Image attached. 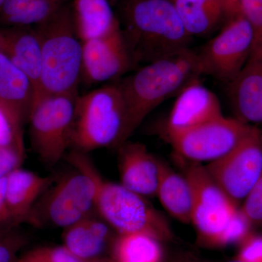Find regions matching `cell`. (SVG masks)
I'll return each instance as SVG.
<instances>
[{"mask_svg": "<svg viewBox=\"0 0 262 262\" xmlns=\"http://www.w3.org/2000/svg\"><path fill=\"white\" fill-rule=\"evenodd\" d=\"M174 5L184 28L192 37L207 35L227 16L221 0H177Z\"/></svg>", "mask_w": 262, "mask_h": 262, "instance_id": "22", "label": "cell"}, {"mask_svg": "<svg viewBox=\"0 0 262 262\" xmlns=\"http://www.w3.org/2000/svg\"><path fill=\"white\" fill-rule=\"evenodd\" d=\"M160 178L157 196L169 214L182 223H191L193 195L190 184L166 163L160 160Z\"/></svg>", "mask_w": 262, "mask_h": 262, "instance_id": "21", "label": "cell"}, {"mask_svg": "<svg viewBox=\"0 0 262 262\" xmlns=\"http://www.w3.org/2000/svg\"><path fill=\"white\" fill-rule=\"evenodd\" d=\"M34 101V90L31 81L0 52V105L20 128L29 120Z\"/></svg>", "mask_w": 262, "mask_h": 262, "instance_id": "17", "label": "cell"}, {"mask_svg": "<svg viewBox=\"0 0 262 262\" xmlns=\"http://www.w3.org/2000/svg\"><path fill=\"white\" fill-rule=\"evenodd\" d=\"M225 6L226 13L229 19L241 14L239 0H221Z\"/></svg>", "mask_w": 262, "mask_h": 262, "instance_id": "35", "label": "cell"}, {"mask_svg": "<svg viewBox=\"0 0 262 262\" xmlns=\"http://www.w3.org/2000/svg\"><path fill=\"white\" fill-rule=\"evenodd\" d=\"M223 116L216 95L194 81L177 95L166 125L167 136L189 130Z\"/></svg>", "mask_w": 262, "mask_h": 262, "instance_id": "13", "label": "cell"}, {"mask_svg": "<svg viewBox=\"0 0 262 262\" xmlns=\"http://www.w3.org/2000/svg\"><path fill=\"white\" fill-rule=\"evenodd\" d=\"M118 148L120 184L144 198L157 196L160 160L141 143L126 141Z\"/></svg>", "mask_w": 262, "mask_h": 262, "instance_id": "14", "label": "cell"}, {"mask_svg": "<svg viewBox=\"0 0 262 262\" xmlns=\"http://www.w3.org/2000/svg\"><path fill=\"white\" fill-rule=\"evenodd\" d=\"M6 182L7 178L0 180V227L13 223L7 206Z\"/></svg>", "mask_w": 262, "mask_h": 262, "instance_id": "34", "label": "cell"}, {"mask_svg": "<svg viewBox=\"0 0 262 262\" xmlns=\"http://www.w3.org/2000/svg\"><path fill=\"white\" fill-rule=\"evenodd\" d=\"M229 101L236 118L245 123H262V59L250 58L228 83Z\"/></svg>", "mask_w": 262, "mask_h": 262, "instance_id": "16", "label": "cell"}, {"mask_svg": "<svg viewBox=\"0 0 262 262\" xmlns=\"http://www.w3.org/2000/svg\"><path fill=\"white\" fill-rule=\"evenodd\" d=\"M75 169L55 179L33 208L28 222L65 229L96 211L94 182L87 174Z\"/></svg>", "mask_w": 262, "mask_h": 262, "instance_id": "7", "label": "cell"}, {"mask_svg": "<svg viewBox=\"0 0 262 262\" xmlns=\"http://www.w3.org/2000/svg\"><path fill=\"white\" fill-rule=\"evenodd\" d=\"M108 0H73L72 12L82 42L106 35L120 28Z\"/></svg>", "mask_w": 262, "mask_h": 262, "instance_id": "20", "label": "cell"}, {"mask_svg": "<svg viewBox=\"0 0 262 262\" xmlns=\"http://www.w3.org/2000/svg\"><path fill=\"white\" fill-rule=\"evenodd\" d=\"M114 262H163L158 239L144 233L119 234L113 244Z\"/></svg>", "mask_w": 262, "mask_h": 262, "instance_id": "23", "label": "cell"}, {"mask_svg": "<svg viewBox=\"0 0 262 262\" xmlns=\"http://www.w3.org/2000/svg\"><path fill=\"white\" fill-rule=\"evenodd\" d=\"M5 0H0V10H1L2 6H3V3H4Z\"/></svg>", "mask_w": 262, "mask_h": 262, "instance_id": "40", "label": "cell"}, {"mask_svg": "<svg viewBox=\"0 0 262 262\" xmlns=\"http://www.w3.org/2000/svg\"><path fill=\"white\" fill-rule=\"evenodd\" d=\"M35 27L42 59L40 88L34 102L43 96L77 94L82 77V42L76 32L72 9L63 5Z\"/></svg>", "mask_w": 262, "mask_h": 262, "instance_id": "4", "label": "cell"}, {"mask_svg": "<svg viewBox=\"0 0 262 262\" xmlns=\"http://www.w3.org/2000/svg\"><path fill=\"white\" fill-rule=\"evenodd\" d=\"M201 75L196 52L188 48L146 63L119 84L127 108L124 143L157 106Z\"/></svg>", "mask_w": 262, "mask_h": 262, "instance_id": "1", "label": "cell"}, {"mask_svg": "<svg viewBox=\"0 0 262 262\" xmlns=\"http://www.w3.org/2000/svg\"><path fill=\"white\" fill-rule=\"evenodd\" d=\"M205 167L232 201H244L262 173L261 131L253 127L232 151Z\"/></svg>", "mask_w": 262, "mask_h": 262, "instance_id": "11", "label": "cell"}, {"mask_svg": "<svg viewBox=\"0 0 262 262\" xmlns=\"http://www.w3.org/2000/svg\"><path fill=\"white\" fill-rule=\"evenodd\" d=\"M237 258L246 262H262V235L250 234L242 243Z\"/></svg>", "mask_w": 262, "mask_h": 262, "instance_id": "32", "label": "cell"}, {"mask_svg": "<svg viewBox=\"0 0 262 262\" xmlns=\"http://www.w3.org/2000/svg\"><path fill=\"white\" fill-rule=\"evenodd\" d=\"M192 188L191 223L203 244L215 247L236 211L237 203L213 180L205 165L190 162L184 174Z\"/></svg>", "mask_w": 262, "mask_h": 262, "instance_id": "8", "label": "cell"}, {"mask_svg": "<svg viewBox=\"0 0 262 262\" xmlns=\"http://www.w3.org/2000/svg\"><path fill=\"white\" fill-rule=\"evenodd\" d=\"M171 262H203L198 259L193 255L184 253V254H179L173 258Z\"/></svg>", "mask_w": 262, "mask_h": 262, "instance_id": "36", "label": "cell"}, {"mask_svg": "<svg viewBox=\"0 0 262 262\" xmlns=\"http://www.w3.org/2000/svg\"><path fill=\"white\" fill-rule=\"evenodd\" d=\"M251 222L245 215L241 208L234 213L232 220L221 234L215 247H223L243 243L251 234Z\"/></svg>", "mask_w": 262, "mask_h": 262, "instance_id": "26", "label": "cell"}, {"mask_svg": "<svg viewBox=\"0 0 262 262\" xmlns=\"http://www.w3.org/2000/svg\"><path fill=\"white\" fill-rule=\"evenodd\" d=\"M121 12V32L133 66L189 48L192 37L170 0H125Z\"/></svg>", "mask_w": 262, "mask_h": 262, "instance_id": "2", "label": "cell"}, {"mask_svg": "<svg viewBox=\"0 0 262 262\" xmlns=\"http://www.w3.org/2000/svg\"><path fill=\"white\" fill-rule=\"evenodd\" d=\"M24 239L18 234L5 232L0 233V262H15L16 253L23 246Z\"/></svg>", "mask_w": 262, "mask_h": 262, "instance_id": "31", "label": "cell"}, {"mask_svg": "<svg viewBox=\"0 0 262 262\" xmlns=\"http://www.w3.org/2000/svg\"><path fill=\"white\" fill-rule=\"evenodd\" d=\"M9 146L24 149L23 130L0 105V146Z\"/></svg>", "mask_w": 262, "mask_h": 262, "instance_id": "28", "label": "cell"}, {"mask_svg": "<svg viewBox=\"0 0 262 262\" xmlns=\"http://www.w3.org/2000/svg\"><path fill=\"white\" fill-rule=\"evenodd\" d=\"M127 108L119 84H108L77 98L72 146L87 153L124 143Z\"/></svg>", "mask_w": 262, "mask_h": 262, "instance_id": "5", "label": "cell"}, {"mask_svg": "<svg viewBox=\"0 0 262 262\" xmlns=\"http://www.w3.org/2000/svg\"><path fill=\"white\" fill-rule=\"evenodd\" d=\"M253 126L237 118L222 116L189 130L168 136L174 150L189 162L210 163L239 145Z\"/></svg>", "mask_w": 262, "mask_h": 262, "instance_id": "9", "label": "cell"}, {"mask_svg": "<svg viewBox=\"0 0 262 262\" xmlns=\"http://www.w3.org/2000/svg\"><path fill=\"white\" fill-rule=\"evenodd\" d=\"M241 209L252 226H262V173L245 198Z\"/></svg>", "mask_w": 262, "mask_h": 262, "instance_id": "29", "label": "cell"}, {"mask_svg": "<svg viewBox=\"0 0 262 262\" xmlns=\"http://www.w3.org/2000/svg\"><path fill=\"white\" fill-rule=\"evenodd\" d=\"M95 211L67 227L63 232V246L84 261L98 258L111 239L114 230Z\"/></svg>", "mask_w": 262, "mask_h": 262, "instance_id": "18", "label": "cell"}, {"mask_svg": "<svg viewBox=\"0 0 262 262\" xmlns=\"http://www.w3.org/2000/svg\"><path fill=\"white\" fill-rule=\"evenodd\" d=\"M22 258L25 262H86L75 256L64 246L37 248Z\"/></svg>", "mask_w": 262, "mask_h": 262, "instance_id": "27", "label": "cell"}, {"mask_svg": "<svg viewBox=\"0 0 262 262\" xmlns=\"http://www.w3.org/2000/svg\"><path fill=\"white\" fill-rule=\"evenodd\" d=\"M53 177H42L19 168L7 177V206L13 223L28 220L33 208L54 182Z\"/></svg>", "mask_w": 262, "mask_h": 262, "instance_id": "19", "label": "cell"}, {"mask_svg": "<svg viewBox=\"0 0 262 262\" xmlns=\"http://www.w3.org/2000/svg\"><path fill=\"white\" fill-rule=\"evenodd\" d=\"M227 262H246L244 261H242V260L239 259V258H234V259L229 260V261Z\"/></svg>", "mask_w": 262, "mask_h": 262, "instance_id": "38", "label": "cell"}, {"mask_svg": "<svg viewBox=\"0 0 262 262\" xmlns=\"http://www.w3.org/2000/svg\"><path fill=\"white\" fill-rule=\"evenodd\" d=\"M86 262H114V261H113V260H110V261H108V260L101 259V258H96V259L91 260V261H86Z\"/></svg>", "mask_w": 262, "mask_h": 262, "instance_id": "37", "label": "cell"}, {"mask_svg": "<svg viewBox=\"0 0 262 262\" xmlns=\"http://www.w3.org/2000/svg\"><path fill=\"white\" fill-rule=\"evenodd\" d=\"M253 46L251 25L242 15L229 19L215 37L196 52L202 75L229 83L247 63Z\"/></svg>", "mask_w": 262, "mask_h": 262, "instance_id": "10", "label": "cell"}, {"mask_svg": "<svg viewBox=\"0 0 262 262\" xmlns=\"http://www.w3.org/2000/svg\"><path fill=\"white\" fill-rule=\"evenodd\" d=\"M239 5L241 14L247 20L253 32V46L250 58L262 59V0H239Z\"/></svg>", "mask_w": 262, "mask_h": 262, "instance_id": "25", "label": "cell"}, {"mask_svg": "<svg viewBox=\"0 0 262 262\" xmlns=\"http://www.w3.org/2000/svg\"><path fill=\"white\" fill-rule=\"evenodd\" d=\"M15 262H25L24 261V260L23 259V258H20V259H17L16 261H15Z\"/></svg>", "mask_w": 262, "mask_h": 262, "instance_id": "41", "label": "cell"}, {"mask_svg": "<svg viewBox=\"0 0 262 262\" xmlns=\"http://www.w3.org/2000/svg\"><path fill=\"white\" fill-rule=\"evenodd\" d=\"M32 0H5L0 10V21L4 24L8 18L18 14L27 8Z\"/></svg>", "mask_w": 262, "mask_h": 262, "instance_id": "33", "label": "cell"}, {"mask_svg": "<svg viewBox=\"0 0 262 262\" xmlns=\"http://www.w3.org/2000/svg\"><path fill=\"white\" fill-rule=\"evenodd\" d=\"M111 3L112 5H114L116 4V3H118V2L121 1V0H108Z\"/></svg>", "mask_w": 262, "mask_h": 262, "instance_id": "39", "label": "cell"}, {"mask_svg": "<svg viewBox=\"0 0 262 262\" xmlns=\"http://www.w3.org/2000/svg\"><path fill=\"white\" fill-rule=\"evenodd\" d=\"M132 67L121 28L82 42V77L87 83L113 80Z\"/></svg>", "mask_w": 262, "mask_h": 262, "instance_id": "12", "label": "cell"}, {"mask_svg": "<svg viewBox=\"0 0 262 262\" xmlns=\"http://www.w3.org/2000/svg\"><path fill=\"white\" fill-rule=\"evenodd\" d=\"M25 150L16 146H0V180L7 178L20 168L24 161Z\"/></svg>", "mask_w": 262, "mask_h": 262, "instance_id": "30", "label": "cell"}, {"mask_svg": "<svg viewBox=\"0 0 262 262\" xmlns=\"http://www.w3.org/2000/svg\"><path fill=\"white\" fill-rule=\"evenodd\" d=\"M0 52L27 76L34 88L35 101L40 88L42 59L40 38L36 27L0 29Z\"/></svg>", "mask_w": 262, "mask_h": 262, "instance_id": "15", "label": "cell"}, {"mask_svg": "<svg viewBox=\"0 0 262 262\" xmlns=\"http://www.w3.org/2000/svg\"><path fill=\"white\" fill-rule=\"evenodd\" d=\"M170 2H172V3H175L176 1H177V0H170Z\"/></svg>", "mask_w": 262, "mask_h": 262, "instance_id": "42", "label": "cell"}, {"mask_svg": "<svg viewBox=\"0 0 262 262\" xmlns=\"http://www.w3.org/2000/svg\"><path fill=\"white\" fill-rule=\"evenodd\" d=\"M87 153L75 151L67 159L73 168L89 176L95 187V210L119 234L144 233L160 242L173 238L168 220L144 196L121 184L106 180Z\"/></svg>", "mask_w": 262, "mask_h": 262, "instance_id": "3", "label": "cell"}, {"mask_svg": "<svg viewBox=\"0 0 262 262\" xmlns=\"http://www.w3.org/2000/svg\"><path fill=\"white\" fill-rule=\"evenodd\" d=\"M63 5L64 0H32L25 9L5 22L9 27L40 25L51 18Z\"/></svg>", "mask_w": 262, "mask_h": 262, "instance_id": "24", "label": "cell"}, {"mask_svg": "<svg viewBox=\"0 0 262 262\" xmlns=\"http://www.w3.org/2000/svg\"><path fill=\"white\" fill-rule=\"evenodd\" d=\"M77 94L43 96L33 104L29 120L31 143L41 161L56 165L72 146Z\"/></svg>", "mask_w": 262, "mask_h": 262, "instance_id": "6", "label": "cell"}]
</instances>
